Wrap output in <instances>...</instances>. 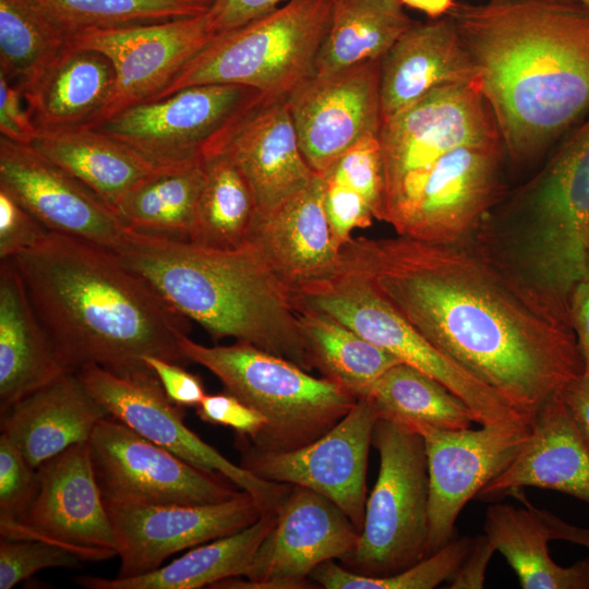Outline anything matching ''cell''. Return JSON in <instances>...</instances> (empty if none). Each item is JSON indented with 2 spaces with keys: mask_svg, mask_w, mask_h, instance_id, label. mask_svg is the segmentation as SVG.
<instances>
[{
  "mask_svg": "<svg viewBox=\"0 0 589 589\" xmlns=\"http://www.w3.org/2000/svg\"><path fill=\"white\" fill-rule=\"evenodd\" d=\"M570 325L584 361V371L589 373V280L574 288L569 300Z\"/></svg>",
  "mask_w": 589,
  "mask_h": 589,
  "instance_id": "obj_51",
  "label": "cell"
},
{
  "mask_svg": "<svg viewBox=\"0 0 589 589\" xmlns=\"http://www.w3.org/2000/svg\"><path fill=\"white\" fill-rule=\"evenodd\" d=\"M71 37L113 27L164 22L208 12L214 0H32Z\"/></svg>",
  "mask_w": 589,
  "mask_h": 589,
  "instance_id": "obj_39",
  "label": "cell"
},
{
  "mask_svg": "<svg viewBox=\"0 0 589 589\" xmlns=\"http://www.w3.org/2000/svg\"><path fill=\"white\" fill-rule=\"evenodd\" d=\"M404 5L425 13L430 19L448 15L456 5L455 0H400Z\"/></svg>",
  "mask_w": 589,
  "mask_h": 589,
  "instance_id": "obj_54",
  "label": "cell"
},
{
  "mask_svg": "<svg viewBox=\"0 0 589 589\" xmlns=\"http://www.w3.org/2000/svg\"><path fill=\"white\" fill-rule=\"evenodd\" d=\"M257 205L245 175L226 152L205 160V179L189 241L214 249L249 243Z\"/></svg>",
  "mask_w": 589,
  "mask_h": 589,
  "instance_id": "obj_35",
  "label": "cell"
},
{
  "mask_svg": "<svg viewBox=\"0 0 589 589\" xmlns=\"http://www.w3.org/2000/svg\"><path fill=\"white\" fill-rule=\"evenodd\" d=\"M179 347L188 361L207 369L228 393L265 417L255 437L240 435L241 445L254 450L304 446L336 425L358 399L335 382L248 342L209 347L184 334Z\"/></svg>",
  "mask_w": 589,
  "mask_h": 589,
  "instance_id": "obj_6",
  "label": "cell"
},
{
  "mask_svg": "<svg viewBox=\"0 0 589 589\" xmlns=\"http://www.w3.org/2000/svg\"><path fill=\"white\" fill-rule=\"evenodd\" d=\"M84 560L75 552L40 539L0 541V589H11L36 572L47 568H80Z\"/></svg>",
  "mask_w": 589,
  "mask_h": 589,
  "instance_id": "obj_42",
  "label": "cell"
},
{
  "mask_svg": "<svg viewBox=\"0 0 589 589\" xmlns=\"http://www.w3.org/2000/svg\"><path fill=\"white\" fill-rule=\"evenodd\" d=\"M453 17L503 147L537 153L589 113V7L575 0L456 3Z\"/></svg>",
  "mask_w": 589,
  "mask_h": 589,
  "instance_id": "obj_2",
  "label": "cell"
},
{
  "mask_svg": "<svg viewBox=\"0 0 589 589\" xmlns=\"http://www.w3.org/2000/svg\"><path fill=\"white\" fill-rule=\"evenodd\" d=\"M37 469L13 441L0 435V525L19 521L37 491Z\"/></svg>",
  "mask_w": 589,
  "mask_h": 589,
  "instance_id": "obj_43",
  "label": "cell"
},
{
  "mask_svg": "<svg viewBox=\"0 0 589 589\" xmlns=\"http://www.w3.org/2000/svg\"><path fill=\"white\" fill-rule=\"evenodd\" d=\"M365 396L378 417L400 423L424 422L438 429L461 430L476 422L462 399L437 380L402 362L381 375Z\"/></svg>",
  "mask_w": 589,
  "mask_h": 589,
  "instance_id": "obj_37",
  "label": "cell"
},
{
  "mask_svg": "<svg viewBox=\"0 0 589 589\" xmlns=\"http://www.w3.org/2000/svg\"><path fill=\"white\" fill-rule=\"evenodd\" d=\"M205 179V160L157 166L117 206L132 230L189 240Z\"/></svg>",
  "mask_w": 589,
  "mask_h": 589,
  "instance_id": "obj_34",
  "label": "cell"
},
{
  "mask_svg": "<svg viewBox=\"0 0 589 589\" xmlns=\"http://www.w3.org/2000/svg\"><path fill=\"white\" fill-rule=\"evenodd\" d=\"M378 139L385 192L410 172L452 149L503 144L494 116L477 83L434 88L417 103L383 120Z\"/></svg>",
  "mask_w": 589,
  "mask_h": 589,
  "instance_id": "obj_18",
  "label": "cell"
},
{
  "mask_svg": "<svg viewBox=\"0 0 589 589\" xmlns=\"http://www.w3.org/2000/svg\"><path fill=\"white\" fill-rule=\"evenodd\" d=\"M472 543L473 538H455L416 565L388 577L361 575L327 561L311 573L310 579L326 589H432L449 581Z\"/></svg>",
  "mask_w": 589,
  "mask_h": 589,
  "instance_id": "obj_40",
  "label": "cell"
},
{
  "mask_svg": "<svg viewBox=\"0 0 589 589\" xmlns=\"http://www.w3.org/2000/svg\"><path fill=\"white\" fill-rule=\"evenodd\" d=\"M112 252L216 341L231 337L313 371L292 291L253 243L214 249L128 228Z\"/></svg>",
  "mask_w": 589,
  "mask_h": 589,
  "instance_id": "obj_4",
  "label": "cell"
},
{
  "mask_svg": "<svg viewBox=\"0 0 589 589\" xmlns=\"http://www.w3.org/2000/svg\"><path fill=\"white\" fill-rule=\"evenodd\" d=\"M412 24L400 0H332L316 75L382 59Z\"/></svg>",
  "mask_w": 589,
  "mask_h": 589,
  "instance_id": "obj_33",
  "label": "cell"
},
{
  "mask_svg": "<svg viewBox=\"0 0 589 589\" xmlns=\"http://www.w3.org/2000/svg\"><path fill=\"white\" fill-rule=\"evenodd\" d=\"M284 0H214L207 17L216 34L239 27L275 9Z\"/></svg>",
  "mask_w": 589,
  "mask_h": 589,
  "instance_id": "obj_49",
  "label": "cell"
},
{
  "mask_svg": "<svg viewBox=\"0 0 589 589\" xmlns=\"http://www.w3.org/2000/svg\"><path fill=\"white\" fill-rule=\"evenodd\" d=\"M589 7V0H575Z\"/></svg>",
  "mask_w": 589,
  "mask_h": 589,
  "instance_id": "obj_56",
  "label": "cell"
},
{
  "mask_svg": "<svg viewBox=\"0 0 589 589\" xmlns=\"http://www.w3.org/2000/svg\"><path fill=\"white\" fill-rule=\"evenodd\" d=\"M296 310L323 312L364 339L437 380L472 410L476 423H531L501 395L426 340L340 252L327 273L292 290Z\"/></svg>",
  "mask_w": 589,
  "mask_h": 589,
  "instance_id": "obj_8",
  "label": "cell"
},
{
  "mask_svg": "<svg viewBox=\"0 0 589 589\" xmlns=\"http://www.w3.org/2000/svg\"><path fill=\"white\" fill-rule=\"evenodd\" d=\"M324 181L310 183L271 214L256 218L250 241L291 289L329 272L338 262L324 208Z\"/></svg>",
  "mask_w": 589,
  "mask_h": 589,
  "instance_id": "obj_26",
  "label": "cell"
},
{
  "mask_svg": "<svg viewBox=\"0 0 589 589\" xmlns=\"http://www.w3.org/2000/svg\"><path fill=\"white\" fill-rule=\"evenodd\" d=\"M503 144L466 145L385 192L380 220L399 236L454 242L479 228L498 192Z\"/></svg>",
  "mask_w": 589,
  "mask_h": 589,
  "instance_id": "obj_10",
  "label": "cell"
},
{
  "mask_svg": "<svg viewBox=\"0 0 589 589\" xmlns=\"http://www.w3.org/2000/svg\"><path fill=\"white\" fill-rule=\"evenodd\" d=\"M118 542L116 577H136L183 550L238 532L264 513L247 492L209 504L107 506Z\"/></svg>",
  "mask_w": 589,
  "mask_h": 589,
  "instance_id": "obj_21",
  "label": "cell"
},
{
  "mask_svg": "<svg viewBox=\"0 0 589 589\" xmlns=\"http://www.w3.org/2000/svg\"><path fill=\"white\" fill-rule=\"evenodd\" d=\"M31 145L115 211L123 196L157 167L132 146L93 127L38 130Z\"/></svg>",
  "mask_w": 589,
  "mask_h": 589,
  "instance_id": "obj_30",
  "label": "cell"
},
{
  "mask_svg": "<svg viewBox=\"0 0 589 589\" xmlns=\"http://www.w3.org/2000/svg\"><path fill=\"white\" fill-rule=\"evenodd\" d=\"M205 422L235 430L247 438L255 437L265 426V417L230 393L205 395L195 407Z\"/></svg>",
  "mask_w": 589,
  "mask_h": 589,
  "instance_id": "obj_46",
  "label": "cell"
},
{
  "mask_svg": "<svg viewBox=\"0 0 589 589\" xmlns=\"http://www.w3.org/2000/svg\"><path fill=\"white\" fill-rule=\"evenodd\" d=\"M0 189L50 232L112 251L128 227L95 192L31 144L0 135Z\"/></svg>",
  "mask_w": 589,
  "mask_h": 589,
  "instance_id": "obj_22",
  "label": "cell"
},
{
  "mask_svg": "<svg viewBox=\"0 0 589 589\" xmlns=\"http://www.w3.org/2000/svg\"><path fill=\"white\" fill-rule=\"evenodd\" d=\"M276 522L244 577L212 588L301 589L322 563L348 555L359 538L346 514L326 497L292 485L278 505Z\"/></svg>",
  "mask_w": 589,
  "mask_h": 589,
  "instance_id": "obj_17",
  "label": "cell"
},
{
  "mask_svg": "<svg viewBox=\"0 0 589 589\" xmlns=\"http://www.w3.org/2000/svg\"><path fill=\"white\" fill-rule=\"evenodd\" d=\"M524 507L495 504L488 507L484 533L507 561L524 589H589V558L564 567L549 554L550 540L542 520L522 489L508 493Z\"/></svg>",
  "mask_w": 589,
  "mask_h": 589,
  "instance_id": "obj_32",
  "label": "cell"
},
{
  "mask_svg": "<svg viewBox=\"0 0 589 589\" xmlns=\"http://www.w3.org/2000/svg\"><path fill=\"white\" fill-rule=\"evenodd\" d=\"M297 313L313 370L357 398L365 396L381 375L401 362L323 312L299 309Z\"/></svg>",
  "mask_w": 589,
  "mask_h": 589,
  "instance_id": "obj_36",
  "label": "cell"
},
{
  "mask_svg": "<svg viewBox=\"0 0 589 589\" xmlns=\"http://www.w3.org/2000/svg\"><path fill=\"white\" fill-rule=\"evenodd\" d=\"M330 17L332 0H289L215 35L152 100L199 84H237L287 98L316 74Z\"/></svg>",
  "mask_w": 589,
  "mask_h": 589,
  "instance_id": "obj_7",
  "label": "cell"
},
{
  "mask_svg": "<svg viewBox=\"0 0 589 589\" xmlns=\"http://www.w3.org/2000/svg\"><path fill=\"white\" fill-rule=\"evenodd\" d=\"M88 445L106 506L209 504L240 492L111 416L97 423Z\"/></svg>",
  "mask_w": 589,
  "mask_h": 589,
  "instance_id": "obj_12",
  "label": "cell"
},
{
  "mask_svg": "<svg viewBox=\"0 0 589 589\" xmlns=\"http://www.w3.org/2000/svg\"><path fill=\"white\" fill-rule=\"evenodd\" d=\"M108 416L79 375L65 372L2 413L1 433L37 468L69 447L88 442L97 423Z\"/></svg>",
  "mask_w": 589,
  "mask_h": 589,
  "instance_id": "obj_27",
  "label": "cell"
},
{
  "mask_svg": "<svg viewBox=\"0 0 589 589\" xmlns=\"http://www.w3.org/2000/svg\"><path fill=\"white\" fill-rule=\"evenodd\" d=\"M76 374L109 416L187 462L225 477L264 513L275 512L292 488L255 476L204 442L184 424L182 407L168 398L153 371L120 375L91 365Z\"/></svg>",
  "mask_w": 589,
  "mask_h": 589,
  "instance_id": "obj_13",
  "label": "cell"
},
{
  "mask_svg": "<svg viewBox=\"0 0 589 589\" xmlns=\"http://www.w3.org/2000/svg\"><path fill=\"white\" fill-rule=\"evenodd\" d=\"M10 260L65 372H147L146 356L188 361L179 347L188 318L112 251L48 232Z\"/></svg>",
  "mask_w": 589,
  "mask_h": 589,
  "instance_id": "obj_3",
  "label": "cell"
},
{
  "mask_svg": "<svg viewBox=\"0 0 589 589\" xmlns=\"http://www.w3.org/2000/svg\"><path fill=\"white\" fill-rule=\"evenodd\" d=\"M500 262L548 308L568 314L586 280L589 249V117L551 159L524 211L505 231H488Z\"/></svg>",
  "mask_w": 589,
  "mask_h": 589,
  "instance_id": "obj_5",
  "label": "cell"
},
{
  "mask_svg": "<svg viewBox=\"0 0 589 589\" xmlns=\"http://www.w3.org/2000/svg\"><path fill=\"white\" fill-rule=\"evenodd\" d=\"M467 238L352 237L340 252L426 340L533 423L584 373L575 333Z\"/></svg>",
  "mask_w": 589,
  "mask_h": 589,
  "instance_id": "obj_1",
  "label": "cell"
},
{
  "mask_svg": "<svg viewBox=\"0 0 589 589\" xmlns=\"http://www.w3.org/2000/svg\"><path fill=\"white\" fill-rule=\"evenodd\" d=\"M23 92L0 74V133L22 144H32L37 135Z\"/></svg>",
  "mask_w": 589,
  "mask_h": 589,
  "instance_id": "obj_48",
  "label": "cell"
},
{
  "mask_svg": "<svg viewBox=\"0 0 589 589\" xmlns=\"http://www.w3.org/2000/svg\"><path fill=\"white\" fill-rule=\"evenodd\" d=\"M65 373L11 260L0 261V412Z\"/></svg>",
  "mask_w": 589,
  "mask_h": 589,
  "instance_id": "obj_28",
  "label": "cell"
},
{
  "mask_svg": "<svg viewBox=\"0 0 589 589\" xmlns=\"http://www.w3.org/2000/svg\"><path fill=\"white\" fill-rule=\"evenodd\" d=\"M224 151L249 180L257 218L274 212L316 175L302 155L285 97L263 99L239 124Z\"/></svg>",
  "mask_w": 589,
  "mask_h": 589,
  "instance_id": "obj_24",
  "label": "cell"
},
{
  "mask_svg": "<svg viewBox=\"0 0 589 589\" xmlns=\"http://www.w3.org/2000/svg\"><path fill=\"white\" fill-rule=\"evenodd\" d=\"M71 36L32 0H0V74L27 92Z\"/></svg>",
  "mask_w": 589,
  "mask_h": 589,
  "instance_id": "obj_38",
  "label": "cell"
},
{
  "mask_svg": "<svg viewBox=\"0 0 589 589\" xmlns=\"http://www.w3.org/2000/svg\"><path fill=\"white\" fill-rule=\"evenodd\" d=\"M48 232L31 212L0 189V261L33 248Z\"/></svg>",
  "mask_w": 589,
  "mask_h": 589,
  "instance_id": "obj_45",
  "label": "cell"
},
{
  "mask_svg": "<svg viewBox=\"0 0 589 589\" xmlns=\"http://www.w3.org/2000/svg\"><path fill=\"white\" fill-rule=\"evenodd\" d=\"M110 60L69 45L24 94L37 130L95 125L115 88Z\"/></svg>",
  "mask_w": 589,
  "mask_h": 589,
  "instance_id": "obj_29",
  "label": "cell"
},
{
  "mask_svg": "<svg viewBox=\"0 0 589 589\" xmlns=\"http://www.w3.org/2000/svg\"><path fill=\"white\" fill-rule=\"evenodd\" d=\"M359 193L380 220L383 208L385 178L378 135L364 136L346 151L323 175Z\"/></svg>",
  "mask_w": 589,
  "mask_h": 589,
  "instance_id": "obj_41",
  "label": "cell"
},
{
  "mask_svg": "<svg viewBox=\"0 0 589 589\" xmlns=\"http://www.w3.org/2000/svg\"><path fill=\"white\" fill-rule=\"evenodd\" d=\"M455 83L477 82L453 17L413 22L381 60L382 118L406 109L436 87Z\"/></svg>",
  "mask_w": 589,
  "mask_h": 589,
  "instance_id": "obj_25",
  "label": "cell"
},
{
  "mask_svg": "<svg viewBox=\"0 0 589 589\" xmlns=\"http://www.w3.org/2000/svg\"><path fill=\"white\" fill-rule=\"evenodd\" d=\"M378 413L366 396L315 441L283 452H259L242 445L240 466L278 483L309 489L339 507L361 532L366 505L369 448Z\"/></svg>",
  "mask_w": 589,
  "mask_h": 589,
  "instance_id": "obj_15",
  "label": "cell"
},
{
  "mask_svg": "<svg viewBox=\"0 0 589 589\" xmlns=\"http://www.w3.org/2000/svg\"><path fill=\"white\" fill-rule=\"evenodd\" d=\"M424 441L429 471V556L456 537L455 524L465 505L517 456L532 424L438 429L424 422L402 423Z\"/></svg>",
  "mask_w": 589,
  "mask_h": 589,
  "instance_id": "obj_16",
  "label": "cell"
},
{
  "mask_svg": "<svg viewBox=\"0 0 589 589\" xmlns=\"http://www.w3.org/2000/svg\"><path fill=\"white\" fill-rule=\"evenodd\" d=\"M381 60L315 74L287 97L299 146L314 173H325L364 136L380 134Z\"/></svg>",
  "mask_w": 589,
  "mask_h": 589,
  "instance_id": "obj_20",
  "label": "cell"
},
{
  "mask_svg": "<svg viewBox=\"0 0 589 589\" xmlns=\"http://www.w3.org/2000/svg\"><path fill=\"white\" fill-rule=\"evenodd\" d=\"M527 486L562 492L589 503V442L563 392L540 409L517 456L477 497L492 500Z\"/></svg>",
  "mask_w": 589,
  "mask_h": 589,
  "instance_id": "obj_23",
  "label": "cell"
},
{
  "mask_svg": "<svg viewBox=\"0 0 589 589\" xmlns=\"http://www.w3.org/2000/svg\"><path fill=\"white\" fill-rule=\"evenodd\" d=\"M276 522L267 512L247 528L190 549L185 554L149 573L129 578L80 576L86 589H199L220 580L244 576L252 560Z\"/></svg>",
  "mask_w": 589,
  "mask_h": 589,
  "instance_id": "obj_31",
  "label": "cell"
},
{
  "mask_svg": "<svg viewBox=\"0 0 589 589\" xmlns=\"http://www.w3.org/2000/svg\"><path fill=\"white\" fill-rule=\"evenodd\" d=\"M324 208L335 243L341 248L357 229L366 228L375 219L368 202L356 191L323 177Z\"/></svg>",
  "mask_w": 589,
  "mask_h": 589,
  "instance_id": "obj_44",
  "label": "cell"
},
{
  "mask_svg": "<svg viewBox=\"0 0 589 589\" xmlns=\"http://www.w3.org/2000/svg\"><path fill=\"white\" fill-rule=\"evenodd\" d=\"M206 13L89 31L71 37V46L101 52L115 69L113 93L97 123L152 100L168 86L217 35Z\"/></svg>",
  "mask_w": 589,
  "mask_h": 589,
  "instance_id": "obj_19",
  "label": "cell"
},
{
  "mask_svg": "<svg viewBox=\"0 0 589 589\" xmlns=\"http://www.w3.org/2000/svg\"><path fill=\"white\" fill-rule=\"evenodd\" d=\"M144 362L159 380L168 398L181 407H196L206 393L202 380L181 364L146 356Z\"/></svg>",
  "mask_w": 589,
  "mask_h": 589,
  "instance_id": "obj_47",
  "label": "cell"
},
{
  "mask_svg": "<svg viewBox=\"0 0 589 589\" xmlns=\"http://www.w3.org/2000/svg\"><path fill=\"white\" fill-rule=\"evenodd\" d=\"M530 505L545 526L550 540L567 541L589 550V528L572 525L549 510Z\"/></svg>",
  "mask_w": 589,
  "mask_h": 589,
  "instance_id": "obj_53",
  "label": "cell"
},
{
  "mask_svg": "<svg viewBox=\"0 0 589 589\" xmlns=\"http://www.w3.org/2000/svg\"><path fill=\"white\" fill-rule=\"evenodd\" d=\"M586 280H589V249L586 259Z\"/></svg>",
  "mask_w": 589,
  "mask_h": 589,
  "instance_id": "obj_55",
  "label": "cell"
},
{
  "mask_svg": "<svg viewBox=\"0 0 589 589\" xmlns=\"http://www.w3.org/2000/svg\"><path fill=\"white\" fill-rule=\"evenodd\" d=\"M237 84H199L128 108L97 123L156 166L197 160L224 151L243 119L263 100Z\"/></svg>",
  "mask_w": 589,
  "mask_h": 589,
  "instance_id": "obj_11",
  "label": "cell"
},
{
  "mask_svg": "<svg viewBox=\"0 0 589 589\" xmlns=\"http://www.w3.org/2000/svg\"><path fill=\"white\" fill-rule=\"evenodd\" d=\"M372 444L377 480L356 546L341 560L354 573L388 577L429 556L428 460L422 435L395 420L378 417Z\"/></svg>",
  "mask_w": 589,
  "mask_h": 589,
  "instance_id": "obj_9",
  "label": "cell"
},
{
  "mask_svg": "<svg viewBox=\"0 0 589 589\" xmlns=\"http://www.w3.org/2000/svg\"><path fill=\"white\" fill-rule=\"evenodd\" d=\"M564 400L589 442V373H584L563 392Z\"/></svg>",
  "mask_w": 589,
  "mask_h": 589,
  "instance_id": "obj_52",
  "label": "cell"
},
{
  "mask_svg": "<svg viewBox=\"0 0 589 589\" xmlns=\"http://www.w3.org/2000/svg\"><path fill=\"white\" fill-rule=\"evenodd\" d=\"M37 491L21 520L0 525L1 538L40 539L60 544L84 561L118 555V542L96 480L88 442L41 464Z\"/></svg>",
  "mask_w": 589,
  "mask_h": 589,
  "instance_id": "obj_14",
  "label": "cell"
},
{
  "mask_svg": "<svg viewBox=\"0 0 589 589\" xmlns=\"http://www.w3.org/2000/svg\"><path fill=\"white\" fill-rule=\"evenodd\" d=\"M495 551L485 533L473 537L470 551L449 579V588L481 589L484 584L488 564Z\"/></svg>",
  "mask_w": 589,
  "mask_h": 589,
  "instance_id": "obj_50",
  "label": "cell"
}]
</instances>
